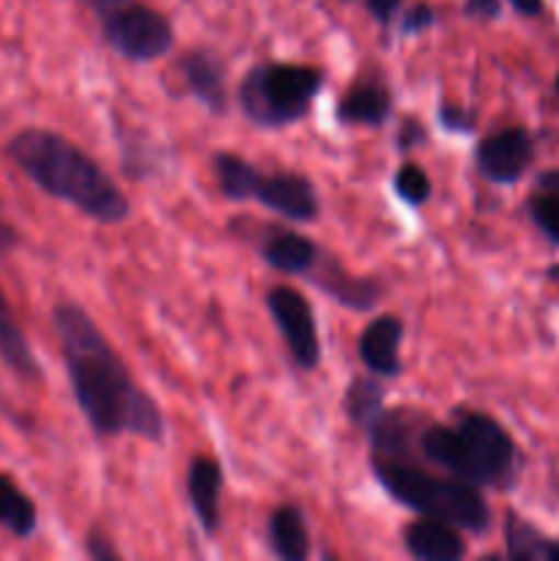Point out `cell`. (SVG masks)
<instances>
[{"instance_id":"1","label":"cell","mask_w":559,"mask_h":561,"mask_svg":"<svg viewBox=\"0 0 559 561\" xmlns=\"http://www.w3.org/2000/svg\"><path fill=\"white\" fill-rule=\"evenodd\" d=\"M53 327L71 394L91 431L104 438L129 433L142 442L162 444L168 436L162 409L151 394L142 392L91 312L77 301H58L53 307Z\"/></svg>"},{"instance_id":"2","label":"cell","mask_w":559,"mask_h":561,"mask_svg":"<svg viewBox=\"0 0 559 561\" xmlns=\"http://www.w3.org/2000/svg\"><path fill=\"white\" fill-rule=\"evenodd\" d=\"M5 157L44 195L69 203L93 222L121 225L129 219L132 203L118 184L69 137L31 126L5 142Z\"/></svg>"},{"instance_id":"3","label":"cell","mask_w":559,"mask_h":561,"mask_svg":"<svg viewBox=\"0 0 559 561\" xmlns=\"http://www.w3.org/2000/svg\"><path fill=\"white\" fill-rule=\"evenodd\" d=\"M417 453L422 463L477 488L504 485L515 471L513 438L482 411L455 409L447 425H422L417 433Z\"/></svg>"},{"instance_id":"4","label":"cell","mask_w":559,"mask_h":561,"mask_svg":"<svg viewBox=\"0 0 559 561\" xmlns=\"http://www.w3.org/2000/svg\"><path fill=\"white\" fill-rule=\"evenodd\" d=\"M370 469L384 491L422 518H436L460 531L482 535L491 526V507L480 488L449 474H431L414 458H370Z\"/></svg>"},{"instance_id":"5","label":"cell","mask_w":559,"mask_h":561,"mask_svg":"<svg viewBox=\"0 0 559 561\" xmlns=\"http://www.w3.org/2000/svg\"><path fill=\"white\" fill-rule=\"evenodd\" d=\"M323 71L307 64H258L241 77L236 102L258 129H285L310 113L323 91Z\"/></svg>"},{"instance_id":"6","label":"cell","mask_w":559,"mask_h":561,"mask_svg":"<svg viewBox=\"0 0 559 561\" xmlns=\"http://www.w3.org/2000/svg\"><path fill=\"white\" fill-rule=\"evenodd\" d=\"M102 38L132 64H151L173 47V25L162 11L140 0H85Z\"/></svg>"},{"instance_id":"7","label":"cell","mask_w":559,"mask_h":561,"mask_svg":"<svg viewBox=\"0 0 559 561\" xmlns=\"http://www.w3.org/2000/svg\"><path fill=\"white\" fill-rule=\"evenodd\" d=\"M266 310L277 332L283 334L294 365L307 373L316 370L321 365V343L310 301L290 285H274L266 294Z\"/></svg>"},{"instance_id":"8","label":"cell","mask_w":559,"mask_h":561,"mask_svg":"<svg viewBox=\"0 0 559 561\" xmlns=\"http://www.w3.org/2000/svg\"><path fill=\"white\" fill-rule=\"evenodd\" d=\"M535 157V142L521 126L491 131L475 151V164L491 184H515Z\"/></svg>"},{"instance_id":"9","label":"cell","mask_w":559,"mask_h":561,"mask_svg":"<svg viewBox=\"0 0 559 561\" xmlns=\"http://www.w3.org/2000/svg\"><path fill=\"white\" fill-rule=\"evenodd\" d=\"M252 201L290 222H312L321 217V201H318L312 181L301 173H290V170L261 173Z\"/></svg>"},{"instance_id":"10","label":"cell","mask_w":559,"mask_h":561,"mask_svg":"<svg viewBox=\"0 0 559 561\" xmlns=\"http://www.w3.org/2000/svg\"><path fill=\"white\" fill-rule=\"evenodd\" d=\"M305 279L316 285L318 290H323L329 299L338 301L340 307L354 312L373 310L384 299V294H387V285L381 279L351 274L349 268L340 266L332 255H323V252L318 257L316 268Z\"/></svg>"},{"instance_id":"11","label":"cell","mask_w":559,"mask_h":561,"mask_svg":"<svg viewBox=\"0 0 559 561\" xmlns=\"http://www.w3.org/2000/svg\"><path fill=\"white\" fill-rule=\"evenodd\" d=\"M261 230L263 233H258L255 250L274 272L307 277L316 268L318 257H321L316 241L290 228H277V225H261Z\"/></svg>"},{"instance_id":"12","label":"cell","mask_w":559,"mask_h":561,"mask_svg":"<svg viewBox=\"0 0 559 561\" xmlns=\"http://www.w3.org/2000/svg\"><path fill=\"white\" fill-rule=\"evenodd\" d=\"M223 488L225 477L219 460L195 455L186 466V499L206 537L217 535L223 524Z\"/></svg>"},{"instance_id":"13","label":"cell","mask_w":559,"mask_h":561,"mask_svg":"<svg viewBox=\"0 0 559 561\" xmlns=\"http://www.w3.org/2000/svg\"><path fill=\"white\" fill-rule=\"evenodd\" d=\"M179 71L184 77V85L192 96L214 115H223L228 110V71L217 53L206 47H195L181 55Z\"/></svg>"},{"instance_id":"14","label":"cell","mask_w":559,"mask_h":561,"mask_svg":"<svg viewBox=\"0 0 559 561\" xmlns=\"http://www.w3.org/2000/svg\"><path fill=\"white\" fill-rule=\"evenodd\" d=\"M406 327L398 316H378L362 329L360 334V359L376 378H398L403 373L400 362V343H403Z\"/></svg>"},{"instance_id":"15","label":"cell","mask_w":559,"mask_h":561,"mask_svg":"<svg viewBox=\"0 0 559 561\" xmlns=\"http://www.w3.org/2000/svg\"><path fill=\"white\" fill-rule=\"evenodd\" d=\"M338 121L343 126H370L381 129L392 115V91L378 77H360L354 85L340 96Z\"/></svg>"},{"instance_id":"16","label":"cell","mask_w":559,"mask_h":561,"mask_svg":"<svg viewBox=\"0 0 559 561\" xmlns=\"http://www.w3.org/2000/svg\"><path fill=\"white\" fill-rule=\"evenodd\" d=\"M403 548L420 561H460L466 557V540L458 526L436 518H420L406 526Z\"/></svg>"},{"instance_id":"17","label":"cell","mask_w":559,"mask_h":561,"mask_svg":"<svg viewBox=\"0 0 559 561\" xmlns=\"http://www.w3.org/2000/svg\"><path fill=\"white\" fill-rule=\"evenodd\" d=\"M0 359H3L5 367H9L14 376H20L22 381H42V365H38L36 354H33L20 321H16L14 310H11L9 305V296L3 294V288H0Z\"/></svg>"},{"instance_id":"18","label":"cell","mask_w":559,"mask_h":561,"mask_svg":"<svg viewBox=\"0 0 559 561\" xmlns=\"http://www.w3.org/2000/svg\"><path fill=\"white\" fill-rule=\"evenodd\" d=\"M269 548L283 561H305L310 557V529L301 507L296 504H280L272 513L266 526Z\"/></svg>"},{"instance_id":"19","label":"cell","mask_w":559,"mask_h":561,"mask_svg":"<svg viewBox=\"0 0 559 561\" xmlns=\"http://www.w3.org/2000/svg\"><path fill=\"white\" fill-rule=\"evenodd\" d=\"M0 529L16 540H27L38 529L36 504L9 474H0Z\"/></svg>"},{"instance_id":"20","label":"cell","mask_w":559,"mask_h":561,"mask_svg":"<svg viewBox=\"0 0 559 561\" xmlns=\"http://www.w3.org/2000/svg\"><path fill=\"white\" fill-rule=\"evenodd\" d=\"M384 400H387V389L381 387V381L373 373L370 376H356L351 378L349 389H345L343 411L351 420V425L367 433L376 425L378 416L384 414Z\"/></svg>"},{"instance_id":"21","label":"cell","mask_w":559,"mask_h":561,"mask_svg":"<svg viewBox=\"0 0 559 561\" xmlns=\"http://www.w3.org/2000/svg\"><path fill=\"white\" fill-rule=\"evenodd\" d=\"M212 170L214 175H217L219 192H223L228 201H236V203L252 201L258 181H261V170H258L255 164L247 162V159L239 157V153L219 151L214 153Z\"/></svg>"},{"instance_id":"22","label":"cell","mask_w":559,"mask_h":561,"mask_svg":"<svg viewBox=\"0 0 559 561\" xmlns=\"http://www.w3.org/2000/svg\"><path fill=\"white\" fill-rule=\"evenodd\" d=\"M504 542H507V557L515 561H559V540L543 537L529 520L518 518L515 513H510L504 524Z\"/></svg>"},{"instance_id":"23","label":"cell","mask_w":559,"mask_h":561,"mask_svg":"<svg viewBox=\"0 0 559 561\" xmlns=\"http://www.w3.org/2000/svg\"><path fill=\"white\" fill-rule=\"evenodd\" d=\"M392 190H395V195L406 203V206H414V208L425 206L433 195L431 179H427L425 170L414 162L400 164L398 173H395V179H392Z\"/></svg>"},{"instance_id":"24","label":"cell","mask_w":559,"mask_h":561,"mask_svg":"<svg viewBox=\"0 0 559 561\" xmlns=\"http://www.w3.org/2000/svg\"><path fill=\"white\" fill-rule=\"evenodd\" d=\"M529 217L532 222L540 228V233L548 241L559 244V195L557 192L540 190L529 201Z\"/></svg>"},{"instance_id":"25","label":"cell","mask_w":559,"mask_h":561,"mask_svg":"<svg viewBox=\"0 0 559 561\" xmlns=\"http://www.w3.org/2000/svg\"><path fill=\"white\" fill-rule=\"evenodd\" d=\"M436 124L442 126V129L455 131V135H469L477 126V115L475 110L464 107V104L442 102L436 110Z\"/></svg>"},{"instance_id":"26","label":"cell","mask_w":559,"mask_h":561,"mask_svg":"<svg viewBox=\"0 0 559 561\" xmlns=\"http://www.w3.org/2000/svg\"><path fill=\"white\" fill-rule=\"evenodd\" d=\"M433 22H436V11L427 3H417L411 5L403 14V20H400V33H403V36H420V33L431 31Z\"/></svg>"},{"instance_id":"27","label":"cell","mask_w":559,"mask_h":561,"mask_svg":"<svg viewBox=\"0 0 559 561\" xmlns=\"http://www.w3.org/2000/svg\"><path fill=\"white\" fill-rule=\"evenodd\" d=\"M427 140V129L420 124V118H403V124H400L398 129V137H395V142H398V151H411V148H420L425 146Z\"/></svg>"},{"instance_id":"28","label":"cell","mask_w":559,"mask_h":561,"mask_svg":"<svg viewBox=\"0 0 559 561\" xmlns=\"http://www.w3.org/2000/svg\"><path fill=\"white\" fill-rule=\"evenodd\" d=\"M85 553L91 559H96V561H115V559H121V553L115 551V548L110 546L107 537L99 535V531H91V535H88Z\"/></svg>"},{"instance_id":"29","label":"cell","mask_w":559,"mask_h":561,"mask_svg":"<svg viewBox=\"0 0 559 561\" xmlns=\"http://www.w3.org/2000/svg\"><path fill=\"white\" fill-rule=\"evenodd\" d=\"M464 14L469 20H497L502 14V5L499 0H466Z\"/></svg>"},{"instance_id":"30","label":"cell","mask_w":559,"mask_h":561,"mask_svg":"<svg viewBox=\"0 0 559 561\" xmlns=\"http://www.w3.org/2000/svg\"><path fill=\"white\" fill-rule=\"evenodd\" d=\"M362 3H365V9L370 11V16L378 25H389L403 0H362Z\"/></svg>"},{"instance_id":"31","label":"cell","mask_w":559,"mask_h":561,"mask_svg":"<svg viewBox=\"0 0 559 561\" xmlns=\"http://www.w3.org/2000/svg\"><path fill=\"white\" fill-rule=\"evenodd\" d=\"M16 244H20V230L0 214V257L9 255L11 250H16Z\"/></svg>"},{"instance_id":"32","label":"cell","mask_w":559,"mask_h":561,"mask_svg":"<svg viewBox=\"0 0 559 561\" xmlns=\"http://www.w3.org/2000/svg\"><path fill=\"white\" fill-rule=\"evenodd\" d=\"M510 5H513V9L518 11V14L535 16V14H540L543 0H510Z\"/></svg>"},{"instance_id":"33","label":"cell","mask_w":559,"mask_h":561,"mask_svg":"<svg viewBox=\"0 0 559 561\" xmlns=\"http://www.w3.org/2000/svg\"><path fill=\"white\" fill-rule=\"evenodd\" d=\"M537 186H540V190H548V192H557V195H559V170L543 173L540 179H537Z\"/></svg>"},{"instance_id":"34","label":"cell","mask_w":559,"mask_h":561,"mask_svg":"<svg viewBox=\"0 0 559 561\" xmlns=\"http://www.w3.org/2000/svg\"><path fill=\"white\" fill-rule=\"evenodd\" d=\"M557 93H559V75H557Z\"/></svg>"}]
</instances>
